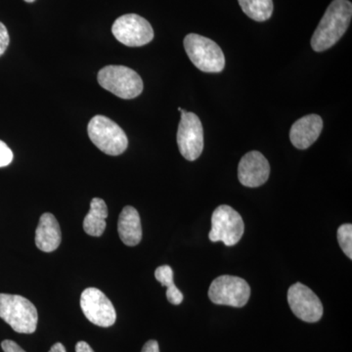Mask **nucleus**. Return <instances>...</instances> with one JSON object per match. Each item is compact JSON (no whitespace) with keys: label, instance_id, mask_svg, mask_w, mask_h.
Listing matches in <instances>:
<instances>
[{"label":"nucleus","instance_id":"26","mask_svg":"<svg viewBox=\"0 0 352 352\" xmlns=\"http://www.w3.org/2000/svg\"><path fill=\"white\" fill-rule=\"evenodd\" d=\"M25 2H29V3H32V2L36 1V0H25Z\"/></svg>","mask_w":352,"mask_h":352},{"label":"nucleus","instance_id":"14","mask_svg":"<svg viewBox=\"0 0 352 352\" xmlns=\"http://www.w3.org/2000/svg\"><path fill=\"white\" fill-rule=\"evenodd\" d=\"M62 241L61 228L56 217L45 212L39 219L36 230V245L41 251L52 252L59 248Z\"/></svg>","mask_w":352,"mask_h":352},{"label":"nucleus","instance_id":"15","mask_svg":"<svg viewBox=\"0 0 352 352\" xmlns=\"http://www.w3.org/2000/svg\"><path fill=\"white\" fill-rule=\"evenodd\" d=\"M118 232L120 240L129 247L138 245L142 239V226L140 215L131 206H126L122 210L118 221Z\"/></svg>","mask_w":352,"mask_h":352},{"label":"nucleus","instance_id":"19","mask_svg":"<svg viewBox=\"0 0 352 352\" xmlns=\"http://www.w3.org/2000/svg\"><path fill=\"white\" fill-rule=\"evenodd\" d=\"M338 241L344 254L352 258V226L344 224L338 229Z\"/></svg>","mask_w":352,"mask_h":352},{"label":"nucleus","instance_id":"10","mask_svg":"<svg viewBox=\"0 0 352 352\" xmlns=\"http://www.w3.org/2000/svg\"><path fill=\"white\" fill-rule=\"evenodd\" d=\"M80 307L87 320L99 327H111L117 320L113 303L100 289H85L80 296Z\"/></svg>","mask_w":352,"mask_h":352},{"label":"nucleus","instance_id":"1","mask_svg":"<svg viewBox=\"0 0 352 352\" xmlns=\"http://www.w3.org/2000/svg\"><path fill=\"white\" fill-rule=\"evenodd\" d=\"M352 17L349 0H333L324 14L311 38V47L322 52L335 45L346 34Z\"/></svg>","mask_w":352,"mask_h":352},{"label":"nucleus","instance_id":"7","mask_svg":"<svg viewBox=\"0 0 352 352\" xmlns=\"http://www.w3.org/2000/svg\"><path fill=\"white\" fill-rule=\"evenodd\" d=\"M251 288L240 277L223 275L217 277L210 284L208 298L215 305L243 307L249 302Z\"/></svg>","mask_w":352,"mask_h":352},{"label":"nucleus","instance_id":"2","mask_svg":"<svg viewBox=\"0 0 352 352\" xmlns=\"http://www.w3.org/2000/svg\"><path fill=\"white\" fill-rule=\"evenodd\" d=\"M0 318L19 333H32L38 327L36 307L21 296L0 294Z\"/></svg>","mask_w":352,"mask_h":352},{"label":"nucleus","instance_id":"21","mask_svg":"<svg viewBox=\"0 0 352 352\" xmlns=\"http://www.w3.org/2000/svg\"><path fill=\"white\" fill-rule=\"evenodd\" d=\"M9 43H10V38H9L8 31H7L6 25L0 22V56H2L6 52Z\"/></svg>","mask_w":352,"mask_h":352},{"label":"nucleus","instance_id":"20","mask_svg":"<svg viewBox=\"0 0 352 352\" xmlns=\"http://www.w3.org/2000/svg\"><path fill=\"white\" fill-rule=\"evenodd\" d=\"M13 161V152L6 142L0 140V168L8 166Z\"/></svg>","mask_w":352,"mask_h":352},{"label":"nucleus","instance_id":"6","mask_svg":"<svg viewBox=\"0 0 352 352\" xmlns=\"http://www.w3.org/2000/svg\"><path fill=\"white\" fill-rule=\"evenodd\" d=\"M244 231L242 217L230 206L222 205L215 208L212 217V230L208 235L212 242H222L231 247L239 243Z\"/></svg>","mask_w":352,"mask_h":352},{"label":"nucleus","instance_id":"22","mask_svg":"<svg viewBox=\"0 0 352 352\" xmlns=\"http://www.w3.org/2000/svg\"><path fill=\"white\" fill-rule=\"evenodd\" d=\"M1 347L4 352H25L19 344L11 340H3Z\"/></svg>","mask_w":352,"mask_h":352},{"label":"nucleus","instance_id":"17","mask_svg":"<svg viewBox=\"0 0 352 352\" xmlns=\"http://www.w3.org/2000/svg\"><path fill=\"white\" fill-rule=\"evenodd\" d=\"M238 1L243 12L256 22H265L272 16V0H238Z\"/></svg>","mask_w":352,"mask_h":352},{"label":"nucleus","instance_id":"16","mask_svg":"<svg viewBox=\"0 0 352 352\" xmlns=\"http://www.w3.org/2000/svg\"><path fill=\"white\" fill-rule=\"evenodd\" d=\"M108 207L100 198H94L90 203V210L83 220V229L88 235L100 237L106 229Z\"/></svg>","mask_w":352,"mask_h":352},{"label":"nucleus","instance_id":"9","mask_svg":"<svg viewBox=\"0 0 352 352\" xmlns=\"http://www.w3.org/2000/svg\"><path fill=\"white\" fill-rule=\"evenodd\" d=\"M182 112V120L177 131V145L180 154L187 161H195L201 156L204 149V129L200 119L194 113L186 112L178 108Z\"/></svg>","mask_w":352,"mask_h":352},{"label":"nucleus","instance_id":"25","mask_svg":"<svg viewBox=\"0 0 352 352\" xmlns=\"http://www.w3.org/2000/svg\"><path fill=\"white\" fill-rule=\"evenodd\" d=\"M48 352H66V349H65L63 344L57 342V344L51 347L50 351Z\"/></svg>","mask_w":352,"mask_h":352},{"label":"nucleus","instance_id":"11","mask_svg":"<svg viewBox=\"0 0 352 352\" xmlns=\"http://www.w3.org/2000/svg\"><path fill=\"white\" fill-rule=\"evenodd\" d=\"M288 302L293 314L307 323H316L323 316L321 300L312 289L302 283L289 287Z\"/></svg>","mask_w":352,"mask_h":352},{"label":"nucleus","instance_id":"3","mask_svg":"<svg viewBox=\"0 0 352 352\" xmlns=\"http://www.w3.org/2000/svg\"><path fill=\"white\" fill-rule=\"evenodd\" d=\"M87 133L92 143L109 156H119L129 146L126 132L105 116L92 118L88 122Z\"/></svg>","mask_w":352,"mask_h":352},{"label":"nucleus","instance_id":"4","mask_svg":"<svg viewBox=\"0 0 352 352\" xmlns=\"http://www.w3.org/2000/svg\"><path fill=\"white\" fill-rule=\"evenodd\" d=\"M185 51L192 63L205 73H220L226 67V57L219 44L197 34L185 36Z\"/></svg>","mask_w":352,"mask_h":352},{"label":"nucleus","instance_id":"8","mask_svg":"<svg viewBox=\"0 0 352 352\" xmlns=\"http://www.w3.org/2000/svg\"><path fill=\"white\" fill-rule=\"evenodd\" d=\"M113 36L129 47H140L151 43L154 31L151 24L138 14H126L115 21Z\"/></svg>","mask_w":352,"mask_h":352},{"label":"nucleus","instance_id":"24","mask_svg":"<svg viewBox=\"0 0 352 352\" xmlns=\"http://www.w3.org/2000/svg\"><path fill=\"white\" fill-rule=\"evenodd\" d=\"M76 352H94L91 346L85 342H78L76 344Z\"/></svg>","mask_w":352,"mask_h":352},{"label":"nucleus","instance_id":"5","mask_svg":"<svg viewBox=\"0 0 352 352\" xmlns=\"http://www.w3.org/2000/svg\"><path fill=\"white\" fill-rule=\"evenodd\" d=\"M99 85L104 89L122 99H133L142 94V78L134 69L124 66L104 67L97 76Z\"/></svg>","mask_w":352,"mask_h":352},{"label":"nucleus","instance_id":"12","mask_svg":"<svg viewBox=\"0 0 352 352\" xmlns=\"http://www.w3.org/2000/svg\"><path fill=\"white\" fill-rule=\"evenodd\" d=\"M270 175V164L267 159L258 151L247 153L238 166V178L241 184L250 188L261 186L267 182Z\"/></svg>","mask_w":352,"mask_h":352},{"label":"nucleus","instance_id":"23","mask_svg":"<svg viewBox=\"0 0 352 352\" xmlns=\"http://www.w3.org/2000/svg\"><path fill=\"white\" fill-rule=\"evenodd\" d=\"M141 352H160L159 344L157 340H151L146 342Z\"/></svg>","mask_w":352,"mask_h":352},{"label":"nucleus","instance_id":"18","mask_svg":"<svg viewBox=\"0 0 352 352\" xmlns=\"http://www.w3.org/2000/svg\"><path fill=\"white\" fill-rule=\"evenodd\" d=\"M155 277L163 286L166 287V298L173 305H178L183 302V295L173 282V271L170 266L163 265L155 271Z\"/></svg>","mask_w":352,"mask_h":352},{"label":"nucleus","instance_id":"13","mask_svg":"<svg viewBox=\"0 0 352 352\" xmlns=\"http://www.w3.org/2000/svg\"><path fill=\"white\" fill-rule=\"evenodd\" d=\"M323 129V120L318 115H307L296 120L291 127L289 139L292 144L300 150H305L318 139Z\"/></svg>","mask_w":352,"mask_h":352}]
</instances>
